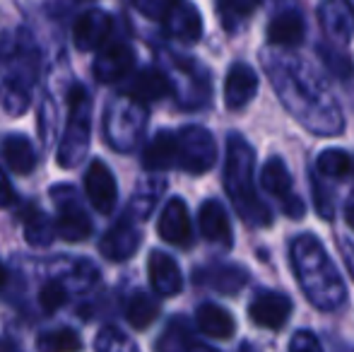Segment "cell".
Listing matches in <instances>:
<instances>
[{
	"label": "cell",
	"instance_id": "obj_33",
	"mask_svg": "<svg viewBox=\"0 0 354 352\" xmlns=\"http://www.w3.org/2000/svg\"><path fill=\"white\" fill-rule=\"evenodd\" d=\"M289 352H323V348L311 331H297L289 340Z\"/></svg>",
	"mask_w": 354,
	"mask_h": 352
},
{
	"label": "cell",
	"instance_id": "obj_5",
	"mask_svg": "<svg viewBox=\"0 0 354 352\" xmlns=\"http://www.w3.org/2000/svg\"><path fill=\"white\" fill-rule=\"evenodd\" d=\"M178 142V167L191 174H203L212 169L214 157H217V145L210 131L201 126H188L176 133Z\"/></svg>",
	"mask_w": 354,
	"mask_h": 352
},
{
	"label": "cell",
	"instance_id": "obj_24",
	"mask_svg": "<svg viewBox=\"0 0 354 352\" xmlns=\"http://www.w3.org/2000/svg\"><path fill=\"white\" fill-rule=\"evenodd\" d=\"M24 222V239L32 246H48L56 237V230H53L51 220L44 215V210H39L37 205H27L22 215Z\"/></svg>",
	"mask_w": 354,
	"mask_h": 352
},
{
	"label": "cell",
	"instance_id": "obj_15",
	"mask_svg": "<svg viewBox=\"0 0 354 352\" xmlns=\"http://www.w3.org/2000/svg\"><path fill=\"white\" fill-rule=\"evenodd\" d=\"M123 94L133 102H140V104H147V102H159L164 99L167 94H171V82L164 73L154 71V68H142L138 71L131 80L126 82L123 87Z\"/></svg>",
	"mask_w": 354,
	"mask_h": 352
},
{
	"label": "cell",
	"instance_id": "obj_23",
	"mask_svg": "<svg viewBox=\"0 0 354 352\" xmlns=\"http://www.w3.org/2000/svg\"><path fill=\"white\" fill-rule=\"evenodd\" d=\"M157 316H159L157 299H154L149 292L138 290L136 295L131 297V302H128V309H126L128 324H131L136 331H145L157 321Z\"/></svg>",
	"mask_w": 354,
	"mask_h": 352
},
{
	"label": "cell",
	"instance_id": "obj_39",
	"mask_svg": "<svg viewBox=\"0 0 354 352\" xmlns=\"http://www.w3.org/2000/svg\"><path fill=\"white\" fill-rule=\"evenodd\" d=\"M5 282H8V270H5V266L0 263V287H3Z\"/></svg>",
	"mask_w": 354,
	"mask_h": 352
},
{
	"label": "cell",
	"instance_id": "obj_6",
	"mask_svg": "<svg viewBox=\"0 0 354 352\" xmlns=\"http://www.w3.org/2000/svg\"><path fill=\"white\" fill-rule=\"evenodd\" d=\"M53 201L58 205V222H56V234L61 239L77 244V241L89 239L92 234V220L87 212L80 207L75 191L68 186L53 188Z\"/></svg>",
	"mask_w": 354,
	"mask_h": 352
},
{
	"label": "cell",
	"instance_id": "obj_22",
	"mask_svg": "<svg viewBox=\"0 0 354 352\" xmlns=\"http://www.w3.org/2000/svg\"><path fill=\"white\" fill-rule=\"evenodd\" d=\"M3 157L17 174H32L37 167V150L24 136H8L3 142Z\"/></svg>",
	"mask_w": 354,
	"mask_h": 352
},
{
	"label": "cell",
	"instance_id": "obj_26",
	"mask_svg": "<svg viewBox=\"0 0 354 352\" xmlns=\"http://www.w3.org/2000/svg\"><path fill=\"white\" fill-rule=\"evenodd\" d=\"M193 345L191 326L186 319H174L157 340V352H188Z\"/></svg>",
	"mask_w": 354,
	"mask_h": 352
},
{
	"label": "cell",
	"instance_id": "obj_36",
	"mask_svg": "<svg viewBox=\"0 0 354 352\" xmlns=\"http://www.w3.org/2000/svg\"><path fill=\"white\" fill-rule=\"evenodd\" d=\"M345 220H347V225L354 230V198H352V203L347 205V210H345Z\"/></svg>",
	"mask_w": 354,
	"mask_h": 352
},
{
	"label": "cell",
	"instance_id": "obj_25",
	"mask_svg": "<svg viewBox=\"0 0 354 352\" xmlns=\"http://www.w3.org/2000/svg\"><path fill=\"white\" fill-rule=\"evenodd\" d=\"M316 167L323 176H330V178H347L354 174V160L350 157V152L345 150H323L316 160Z\"/></svg>",
	"mask_w": 354,
	"mask_h": 352
},
{
	"label": "cell",
	"instance_id": "obj_31",
	"mask_svg": "<svg viewBox=\"0 0 354 352\" xmlns=\"http://www.w3.org/2000/svg\"><path fill=\"white\" fill-rule=\"evenodd\" d=\"M94 348H97V352H138L136 343L128 335L118 333L116 328H104L97 335Z\"/></svg>",
	"mask_w": 354,
	"mask_h": 352
},
{
	"label": "cell",
	"instance_id": "obj_4",
	"mask_svg": "<svg viewBox=\"0 0 354 352\" xmlns=\"http://www.w3.org/2000/svg\"><path fill=\"white\" fill-rule=\"evenodd\" d=\"M68 109H71V118H68L66 138H63L61 147H58V165L75 167L84 157L89 145V116H92V104H89V94L84 87L75 85L68 94Z\"/></svg>",
	"mask_w": 354,
	"mask_h": 352
},
{
	"label": "cell",
	"instance_id": "obj_11",
	"mask_svg": "<svg viewBox=\"0 0 354 352\" xmlns=\"http://www.w3.org/2000/svg\"><path fill=\"white\" fill-rule=\"evenodd\" d=\"M159 237L174 246H191L193 230H191V215L188 207L181 198H171L164 205L162 215H159Z\"/></svg>",
	"mask_w": 354,
	"mask_h": 352
},
{
	"label": "cell",
	"instance_id": "obj_3",
	"mask_svg": "<svg viewBox=\"0 0 354 352\" xmlns=\"http://www.w3.org/2000/svg\"><path fill=\"white\" fill-rule=\"evenodd\" d=\"M138 12L162 24L169 37L178 41H198L203 37V19L191 0H133Z\"/></svg>",
	"mask_w": 354,
	"mask_h": 352
},
{
	"label": "cell",
	"instance_id": "obj_38",
	"mask_svg": "<svg viewBox=\"0 0 354 352\" xmlns=\"http://www.w3.org/2000/svg\"><path fill=\"white\" fill-rule=\"evenodd\" d=\"M342 249L347 251V261H352V256H354V249L350 246V241H342ZM352 268H354V263H350Z\"/></svg>",
	"mask_w": 354,
	"mask_h": 352
},
{
	"label": "cell",
	"instance_id": "obj_9",
	"mask_svg": "<svg viewBox=\"0 0 354 352\" xmlns=\"http://www.w3.org/2000/svg\"><path fill=\"white\" fill-rule=\"evenodd\" d=\"M84 188H87L89 203L94 205V210H99L102 215H111L113 207H116L118 188L111 169L104 162L94 160L89 165L87 174H84Z\"/></svg>",
	"mask_w": 354,
	"mask_h": 352
},
{
	"label": "cell",
	"instance_id": "obj_30",
	"mask_svg": "<svg viewBox=\"0 0 354 352\" xmlns=\"http://www.w3.org/2000/svg\"><path fill=\"white\" fill-rule=\"evenodd\" d=\"M0 104L8 113H22L29 104V94L19 80H3L0 85Z\"/></svg>",
	"mask_w": 354,
	"mask_h": 352
},
{
	"label": "cell",
	"instance_id": "obj_8",
	"mask_svg": "<svg viewBox=\"0 0 354 352\" xmlns=\"http://www.w3.org/2000/svg\"><path fill=\"white\" fill-rule=\"evenodd\" d=\"M248 316L256 326L270 331H280L292 316V299L282 292L275 290H263L253 297L251 306H248Z\"/></svg>",
	"mask_w": 354,
	"mask_h": 352
},
{
	"label": "cell",
	"instance_id": "obj_35",
	"mask_svg": "<svg viewBox=\"0 0 354 352\" xmlns=\"http://www.w3.org/2000/svg\"><path fill=\"white\" fill-rule=\"evenodd\" d=\"M15 201V193H12V186H10V181L5 178V174L0 172V207L10 205V203Z\"/></svg>",
	"mask_w": 354,
	"mask_h": 352
},
{
	"label": "cell",
	"instance_id": "obj_13",
	"mask_svg": "<svg viewBox=\"0 0 354 352\" xmlns=\"http://www.w3.org/2000/svg\"><path fill=\"white\" fill-rule=\"evenodd\" d=\"M133 48L126 41H113L106 48H102L99 58L94 61V75L102 82H118L133 71Z\"/></svg>",
	"mask_w": 354,
	"mask_h": 352
},
{
	"label": "cell",
	"instance_id": "obj_37",
	"mask_svg": "<svg viewBox=\"0 0 354 352\" xmlns=\"http://www.w3.org/2000/svg\"><path fill=\"white\" fill-rule=\"evenodd\" d=\"M188 352H219V350L210 348V345H191V350Z\"/></svg>",
	"mask_w": 354,
	"mask_h": 352
},
{
	"label": "cell",
	"instance_id": "obj_1",
	"mask_svg": "<svg viewBox=\"0 0 354 352\" xmlns=\"http://www.w3.org/2000/svg\"><path fill=\"white\" fill-rule=\"evenodd\" d=\"M253 167H256V155L253 147L234 133L227 142V165H224V188L232 198L234 207L253 227L270 225L272 217L266 203L258 198L256 183H253Z\"/></svg>",
	"mask_w": 354,
	"mask_h": 352
},
{
	"label": "cell",
	"instance_id": "obj_21",
	"mask_svg": "<svg viewBox=\"0 0 354 352\" xmlns=\"http://www.w3.org/2000/svg\"><path fill=\"white\" fill-rule=\"evenodd\" d=\"M196 324L205 335H210V338H219V340L232 338L234 331H236V321H234V316L217 304H201L198 306Z\"/></svg>",
	"mask_w": 354,
	"mask_h": 352
},
{
	"label": "cell",
	"instance_id": "obj_16",
	"mask_svg": "<svg viewBox=\"0 0 354 352\" xmlns=\"http://www.w3.org/2000/svg\"><path fill=\"white\" fill-rule=\"evenodd\" d=\"M198 222H201V234L205 237V241L222 246V249L232 246V222H229L227 210H224L219 201L203 203Z\"/></svg>",
	"mask_w": 354,
	"mask_h": 352
},
{
	"label": "cell",
	"instance_id": "obj_12",
	"mask_svg": "<svg viewBox=\"0 0 354 352\" xmlns=\"http://www.w3.org/2000/svg\"><path fill=\"white\" fill-rule=\"evenodd\" d=\"M258 92V75L248 63L239 61L229 68L227 80H224V104L232 111L243 109Z\"/></svg>",
	"mask_w": 354,
	"mask_h": 352
},
{
	"label": "cell",
	"instance_id": "obj_34",
	"mask_svg": "<svg viewBox=\"0 0 354 352\" xmlns=\"http://www.w3.org/2000/svg\"><path fill=\"white\" fill-rule=\"evenodd\" d=\"M318 53L323 56V61H326V66L330 68L335 75H340V77H345V75H350L352 73V63H350V58L347 56H337V53H330L328 51V46H318Z\"/></svg>",
	"mask_w": 354,
	"mask_h": 352
},
{
	"label": "cell",
	"instance_id": "obj_29",
	"mask_svg": "<svg viewBox=\"0 0 354 352\" xmlns=\"http://www.w3.org/2000/svg\"><path fill=\"white\" fill-rule=\"evenodd\" d=\"M350 8H352L350 0H326V5L318 10V17H321V22L326 24V27H330L335 19H340V22H337V37L347 39L354 32V17L345 19L342 17V12L350 10Z\"/></svg>",
	"mask_w": 354,
	"mask_h": 352
},
{
	"label": "cell",
	"instance_id": "obj_40",
	"mask_svg": "<svg viewBox=\"0 0 354 352\" xmlns=\"http://www.w3.org/2000/svg\"><path fill=\"white\" fill-rule=\"evenodd\" d=\"M0 352H17L12 343H0Z\"/></svg>",
	"mask_w": 354,
	"mask_h": 352
},
{
	"label": "cell",
	"instance_id": "obj_27",
	"mask_svg": "<svg viewBox=\"0 0 354 352\" xmlns=\"http://www.w3.org/2000/svg\"><path fill=\"white\" fill-rule=\"evenodd\" d=\"M256 8L258 0H217V15L227 32H236L239 24H243V19L251 17Z\"/></svg>",
	"mask_w": 354,
	"mask_h": 352
},
{
	"label": "cell",
	"instance_id": "obj_17",
	"mask_svg": "<svg viewBox=\"0 0 354 352\" xmlns=\"http://www.w3.org/2000/svg\"><path fill=\"white\" fill-rule=\"evenodd\" d=\"M140 230L133 227L131 222H121V225L111 227L104 234V239L99 241V249L109 261H126L136 254V249L140 246Z\"/></svg>",
	"mask_w": 354,
	"mask_h": 352
},
{
	"label": "cell",
	"instance_id": "obj_7",
	"mask_svg": "<svg viewBox=\"0 0 354 352\" xmlns=\"http://www.w3.org/2000/svg\"><path fill=\"white\" fill-rule=\"evenodd\" d=\"M261 183L268 193H272L275 198H280L282 205H284V212H287L292 220L304 217V203L294 196L292 174H289V169H287V165H284L282 157H270V160L263 165Z\"/></svg>",
	"mask_w": 354,
	"mask_h": 352
},
{
	"label": "cell",
	"instance_id": "obj_19",
	"mask_svg": "<svg viewBox=\"0 0 354 352\" xmlns=\"http://www.w3.org/2000/svg\"><path fill=\"white\" fill-rule=\"evenodd\" d=\"M142 165L149 172H167L178 167V142L176 133L162 131L149 140V145L145 147Z\"/></svg>",
	"mask_w": 354,
	"mask_h": 352
},
{
	"label": "cell",
	"instance_id": "obj_32",
	"mask_svg": "<svg viewBox=\"0 0 354 352\" xmlns=\"http://www.w3.org/2000/svg\"><path fill=\"white\" fill-rule=\"evenodd\" d=\"M66 299H68V292L58 280H48L46 285L41 287V292H39V304H41V309L48 311V314L61 309V306L66 304Z\"/></svg>",
	"mask_w": 354,
	"mask_h": 352
},
{
	"label": "cell",
	"instance_id": "obj_18",
	"mask_svg": "<svg viewBox=\"0 0 354 352\" xmlns=\"http://www.w3.org/2000/svg\"><path fill=\"white\" fill-rule=\"evenodd\" d=\"M193 280L198 285L212 287V290L222 292V295H236L248 282V272L246 268H239V266H207L196 270Z\"/></svg>",
	"mask_w": 354,
	"mask_h": 352
},
{
	"label": "cell",
	"instance_id": "obj_2",
	"mask_svg": "<svg viewBox=\"0 0 354 352\" xmlns=\"http://www.w3.org/2000/svg\"><path fill=\"white\" fill-rule=\"evenodd\" d=\"M328 261L323 246H318V241L308 234H301L299 239H294L292 244V263L294 270L299 275H311L301 280L299 285L304 287V292L308 295V299L316 306L323 309H335L342 299H345V287H342L340 277H337L333 263L323 266Z\"/></svg>",
	"mask_w": 354,
	"mask_h": 352
},
{
	"label": "cell",
	"instance_id": "obj_10",
	"mask_svg": "<svg viewBox=\"0 0 354 352\" xmlns=\"http://www.w3.org/2000/svg\"><path fill=\"white\" fill-rule=\"evenodd\" d=\"M113 29V19L104 10H87L75 19L73 27V39L75 46L80 51H94V48H102L106 37Z\"/></svg>",
	"mask_w": 354,
	"mask_h": 352
},
{
	"label": "cell",
	"instance_id": "obj_14",
	"mask_svg": "<svg viewBox=\"0 0 354 352\" xmlns=\"http://www.w3.org/2000/svg\"><path fill=\"white\" fill-rule=\"evenodd\" d=\"M147 272L149 282H152V290L162 297H176L183 287L181 268L176 261L171 259L164 251H152L147 261Z\"/></svg>",
	"mask_w": 354,
	"mask_h": 352
},
{
	"label": "cell",
	"instance_id": "obj_20",
	"mask_svg": "<svg viewBox=\"0 0 354 352\" xmlns=\"http://www.w3.org/2000/svg\"><path fill=\"white\" fill-rule=\"evenodd\" d=\"M304 37H306V24H304V17L297 10H287V12L277 15L270 22V27H268V41L272 46H299L304 41Z\"/></svg>",
	"mask_w": 354,
	"mask_h": 352
},
{
	"label": "cell",
	"instance_id": "obj_28",
	"mask_svg": "<svg viewBox=\"0 0 354 352\" xmlns=\"http://www.w3.org/2000/svg\"><path fill=\"white\" fill-rule=\"evenodd\" d=\"M37 348L39 352H80L82 350V340L71 328H56L39 335Z\"/></svg>",
	"mask_w": 354,
	"mask_h": 352
}]
</instances>
